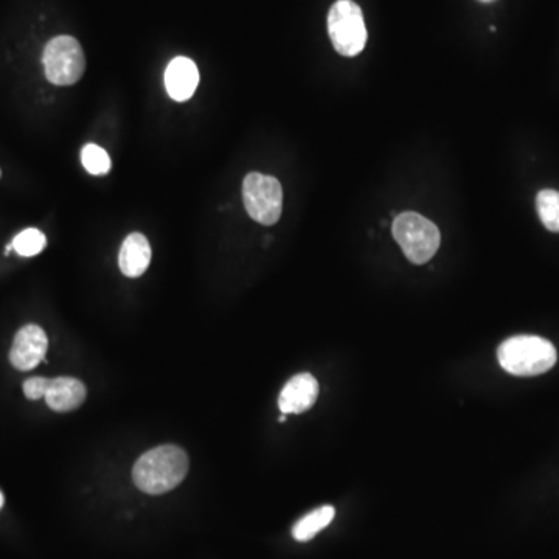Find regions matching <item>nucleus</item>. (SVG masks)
I'll return each instance as SVG.
<instances>
[{
	"instance_id": "nucleus-1",
	"label": "nucleus",
	"mask_w": 559,
	"mask_h": 559,
	"mask_svg": "<svg viewBox=\"0 0 559 559\" xmlns=\"http://www.w3.org/2000/svg\"><path fill=\"white\" fill-rule=\"evenodd\" d=\"M188 466L184 449L174 445L159 446L137 460L132 479L143 493L159 496L181 485L187 477Z\"/></svg>"
},
{
	"instance_id": "nucleus-15",
	"label": "nucleus",
	"mask_w": 559,
	"mask_h": 559,
	"mask_svg": "<svg viewBox=\"0 0 559 559\" xmlns=\"http://www.w3.org/2000/svg\"><path fill=\"white\" fill-rule=\"evenodd\" d=\"M46 244V235L41 230L25 229L24 232L16 235L11 246L21 257H35L41 254Z\"/></svg>"
},
{
	"instance_id": "nucleus-16",
	"label": "nucleus",
	"mask_w": 559,
	"mask_h": 559,
	"mask_svg": "<svg viewBox=\"0 0 559 559\" xmlns=\"http://www.w3.org/2000/svg\"><path fill=\"white\" fill-rule=\"evenodd\" d=\"M50 379L47 378H30L24 382V393L28 400L36 401L41 400L46 396L47 386H49Z\"/></svg>"
},
{
	"instance_id": "nucleus-6",
	"label": "nucleus",
	"mask_w": 559,
	"mask_h": 559,
	"mask_svg": "<svg viewBox=\"0 0 559 559\" xmlns=\"http://www.w3.org/2000/svg\"><path fill=\"white\" fill-rule=\"evenodd\" d=\"M243 201L250 218L263 226H272L282 216V184L274 176L249 173L243 182Z\"/></svg>"
},
{
	"instance_id": "nucleus-7",
	"label": "nucleus",
	"mask_w": 559,
	"mask_h": 559,
	"mask_svg": "<svg viewBox=\"0 0 559 559\" xmlns=\"http://www.w3.org/2000/svg\"><path fill=\"white\" fill-rule=\"evenodd\" d=\"M49 339L46 331L38 325H25L14 337L10 361L14 369L28 372L38 367L47 355Z\"/></svg>"
},
{
	"instance_id": "nucleus-17",
	"label": "nucleus",
	"mask_w": 559,
	"mask_h": 559,
	"mask_svg": "<svg viewBox=\"0 0 559 559\" xmlns=\"http://www.w3.org/2000/svg\"><path fill=\"white\" fill-rule=\"evenodd\" d=\"M286 417H288V415L282 414L280 415V418H278V421H280V423H285Z\"/></svg>"
},
{
	"instance_id": "nucleus-10",
	"label": "nucleus",
	"mask_w": 559,
	"mask_h": 559,
	"mask_svg": "<svg viewBox=\"0 0 559 559\" xmlns=\"http://www.w3.org/2000/svg\"><path fill=\"white\" fill-rule=\"evenodd\" d=\"M86 395V386L80 379L61 376V378L50 379L44 400L55 412H70L84 403Z\"/></svg>"
},
{
	"instance_id": "nucleus-5",
	"label": "nucleus",
	"mask_w": 559,
	"mask_h": 559,
	"mask_svg": "<svg viewBox=\"0 0 559 559\" xmlns=\"http://www.w3.org/2000/svg\"><path fill=\"white\" fill-rule=\"evenodd\" d=\"M42 64L50 83L56 86H72L83 77L86 56L80 42L73 36H56L44 49Z\"/></svg>"
},
{
	"instance_id": "nucleus-11",
	"label": "nucleus",
	"mask_w": 559,
	"mask_h": 559,
	"mask_svg": "<svg viewBox=\"0 0 559 559\" xmlns=\"http://www.w3.org/2000/svg\"><path fill=\"white\" fill-rule=\"evenodd\" d=\"M151 246L142 233H131L120 247L119 266L123 275L137 278L150 268Z\"/></svg>"
},
{
	"instance_id": "nucleus-13",
	"label": "nucleus",
	"mask_w": 559,
	"mask_h": 559,
	"mask_svg": "<svg viewBox=\"0 0 559 559\" xmlns=\"http://www.w3.org/2000/svg\"><path fill=\"white\" fill-rule=\"evenodd\" d=\"M536 209L544 227L550 232L559 233V191H539Z\"/></svg>"
},
{
	"instance_id": "nucleus-12",
	"label": "nucleus",
	"mask_w": 559,
	"mask_h": 559,
	"mask_svg": "<svg viewBox=\"0 0 559 559\" xmlns=\"http://www.w3.org/2000/svg\"><path fill=\"white\" fill-rule=\"evenodd\" d=\"M334 516H336L334 507L323 505L297 521L292 527V536L299 542L311 541L317 533L322 532L323 528H327L333 522Z\"/></svg>"
},
{
	"instance_id": "nucleus-8",
	"label": "nucleus",
	"mask_w": 559,
	"mask_h": 559,
	"mask_svg": "<svg viewBox=\"0 0 559 559\" xmlns=\"http://www.w3.org/2000/svg\"><path fill=\"white\" fill-rule=\"evenodd\" d=\"M317 396H319L317 379L311 373H299L286 382L278 396V407L282 410V414H303L316 404Z\"/></svg>"
},
{
	"instance_id": "nucleus-4",
	"label": "nucleus",
	"mask_w": 559,
	"mask_h": 559,
	"mask_svg": "<svg viewBox=\"0 0 559 559\" xmlns=\"http://www.w3.org/2000/svg\"><path fill=\"white\" fill-rule=\"evenodd\" d=\"M328 33L337 53L348 58L359 55L367 44L361 7L353 0H337L328 13Z\"/></svg>"
},
{
	"instance_id": "nucleus-18",
	"label": "nucleus",
	"mask_w": 559,
	"mask_h": 559,
	"mask_svg": "<svg viewBox=\"0 0 559 559\" xmlns=\"http://www.w3.org/2000/svg\"><path fill=\"white\" fill-rule=\"evenodd\" d=\"M4 505V494L0 493V508Z\"/></svg>"
},
{
	"instance_id": "nucleus-9",
	"label": "nucleus",
	"mask_w": 559,
	"mask_h": 559,
	"mask_svg": "<svg viewBox=\"0 0 559 559\" xmlns=\"http://www.w3.org/2000/svg\"><path fill=\"white\" fill-rule=\"evenodd\" d=\"M199 84V70L190 58L178 56L165 70V87L168 95L176 101H187L193 97Z\"/></svg>"
},
{
	"instance_id": "nucleus-20",
	"label": "nucleus",
	"mask_w": 559,
	"mask_h": 559,
	"mask_svg": "<svg viewBox=\"0 0 559 559\" xmlns=\"http://www.w3.org/2000/svg\"><path fill=\"white\" fill-rule=\"evenodd\" d=\"M0 176H2V171H0Z\"/></svg>"
},
{
	"instance_id": "nucleus-14",
	"label": "nucleus",
	"mask_w": 559,
	"mask_h": 559,
	"mask_svg": "<svg viewBox=\"0 0 559 559\" xmlns=\"http://www.w3.org/2000/svg\"><path fill=\"white\" fill-rule=\"evenodd\" d=\"M81 162H83V167L94 176H105L111 171L112 167L109 154L94 143L84 146L83 151H81Z\"/></svg>"
},
{
	"instance_id": "nucleus-3",
	"label": "nucleus",
	"mask_w": 559,
	"mask_h": 559,
	"mask_svg": "<svg viewBox=\"0 0 559 559\" xmlns=\"http://www.w3.org/2000/svg\"><path fill=\"white\" fill-rule=\"evenodd\" d=\"M393 237L400 244L407 260L424 264L432 260L440 247V230L420 213L404 212L396 216Z\"/></svg>"
},
{
	"instance_id": "nucleus-19",
	"label": "nucleus",
	"mask_w": 559,
	"mask_h": 559,
	"mask_svg": "<svg viewBox=\"0 0 559 559\" xmlns=\"http://www.w3.org/2000/svg\"><path fill=\"white\" fill-rule=\"evenodd\" d=\"M479 2H483V4H490V2H494V0H479Z\"/></svg>"
},
{
	"instance_id": "nucleus-2",
	"label": "nucleus",
	"mask_w": 559,
	"mask_h": 559,
	"mask_svg": "<svg viewBox=\"0 0 559 559\" xmlns=\"http://www.w3.org/2000/svg\"><path fill=\"white\" fill-rule=\"evenodd\" d=\"M497 359L514 376H538L553 369L558 359L552 342L539 336H513L500 344Z\"/></svg>"
}]
</instances>
